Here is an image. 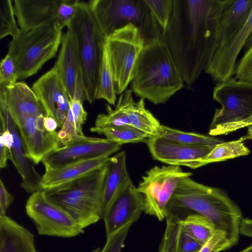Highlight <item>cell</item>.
Wrapping results in <instances>:
<instances>
[{"instance_id":"4","label":"cell","mask_w":252,"mask_h":252,"mask_svg":"<svg viewBox=\"0 0 252 252\" xmlns=\"http://www.w3.org/2000/svg\"><path fill=\"white\" fill-rule=\"evenodd\" d=\"M107 165V162L79 178L44 190L47 196L65 211L82 230L101 219Z\"/></svg>"},{"instance_id":"14","label":"cell","mask_w":252,"mask_h":252,"mask_svg":"<svg viewBox=\"0 0 252 252\" xmlns=\"http://www.w3.org/2000/svg\"><path fill=\"white\" fill-rule=\"evenodd\" d=\"M46 116L44 114L29 116L16 125L26 156L36 164L51 152L62 146L58 131L49 132L45 128L43 120Z\"/></svg>"},{"instance_id":"20","label":"cell","mask_w":252,"mask_h":252,"mask_svg":"<svg viewBox=\"0 0 252 252\" xmlns=\"http://www.w3.org/2000/svg\"><path fill=\"white\" fill-rule=\"evenodd\" d=\"M6 102L9 114L15 125L29 116H47L44 106L32 89L23 82L7 87Z\"/></svg>"},{"instance_id":"15","label":"cell","mask_w":252,"mask_h":252,"mask_svg":"<svg viewBox=\"0 0 252 252\" xmlns=\"http://www.w3.org/2000/svg\"><path fill=\"white\" fill-rule=\"evenodd\" d=\"M143 209L144 197L130 179L121 189L103 217L106 237L126 224L137 221Z\"/></svg>"},{"instance_id":"17","label":"cell","mask_w":252,"mask_h":252,"mask_svg":"<svg viewBox=\"0 0 252 252\" xmlns=\"http://www.w3.org/2000/svg\"><path fill=\"white\" fill-rule=\"evenodd\" d=\"M252 32V9L248 21L231 40L220 46L205 71L215 81H225L234 75L237 58Z\"/></svg>"},{"instance_id":"7","label":"cell","mask_w":252,"mask_h":252,"mask_svg":"<svg viewBox=\"0 0 252 252\" xmlns=\"http://www.w3.org/2000/svg\"><path fill=\"white\" fill-rule=\"evenodd\" d=\"M88 2L106 38L130 23L141 31L145 44L159 38L162 34L161 29L144 0H91Z\"/></svg>"},{"instance_id":"16","label":"cell","mask_w":252,"mask_h":252,"mask_svg":"<svg viewBox=\"0 0 252 252\" xmlns=\"http://www.w3.org/2000/svg\"><path fill=\"white\" fill-rule=\"evenodd\" d=\"M32 89L44 106L47 116L53 117L61 128L66 119L70 100L55 65L33 83Z\"/></svg>"},{"instance_id":"43","label":"cell","mask_w":252,"mask_h":252,"mask_svg":"<svg viewBox=\"0 0 252 252\" xmlns=\"http://www.w3.org/2000/svg\"><path fill=\"white\" fill-rule=\"evenodd\" d=\"M244 136L246 140L252 139V125L248 126L247 133Z\"/></svg>"},{"instance_id":"22","label":"cell","mask_w":252,"mask_h":252,"mask_svg":"<svg viewBox=\"0 0 252 252\" xmlns=\"http://www.w3.org/2000/svg\"><path fill=\"white\" fill-rule=\"evenodd\" d=\"M109 157L103 156L74 162L57 169H45L41 189L53 188L79 178L105 165Z\"/></svg>"},{"instance_id":"12","label":"cell","mask_w":252,"mask_h":252,"mask_svg":"<svg viewBox=\"0 0 252 252\" xmlns=\"http://www.w3.org/2000/svg\"><path fill=\"white\" fill-rule=\"evenodd\" d=\"M13 8L21 30L28 31L51 21L63 29L75 15L78 0H15Z\"/></svg>"},{"instance_id":"1","label":"cell","mask_w":252,"mask_h":252,"mask_svg":"<svg viewBox=\"0 0 252 252\" xmlns=\"http://www.w3.org/2000/svg\"><path fill=\"white\" fill-rule=\"evenodd\" d=\"M225 0H173L169 24L159 38L189 89L219 47L220 21Z\"/></svg>"},{"instance_id":"18","label":"cell","mask_w":252,"mask_h":252,"mask_svg":"<svg viewBox=\"0 0 252 252\" xmlns=\"http://www.w3.org/2000/svg\"><path fill=\"white\" fill-rule=\"evenodd\" d=\"M145 142L155 159L168 165L179 166L203 158L214 146L187 145L159 136L149 138Z\"/></svg>"},{"instance_id":"45","label":"cell","mask_w":252,"mask_h":252,"mask_svg":"<svg viewBox=\"0 0 252 252\" xmlns=\"http://www.w3.org/2000/svg\"><path fill=\"white\" fill-rule=\"evenodd\" d=\"M101 250L99 248H97L94 250L92 252H100Z\"/></svg>"},{"instance_id":"23","label":"cell","mask_w":252,"mask_h":252,"mask_svg":"<svg viewBox=\"0 0 252 252\" xmlns=\"http://www.w3.org/2000/svg\"><path fill=\"white\" fill-rule=\"evenodd\" d=\"M252 9V0H225L220 21L219 47L240 31L248 21Z\"/></svg>"},{"instance_id":"2","label":"cell","mask_w":252,"mask_h":252,"mask_svg":"<svg viewBox=\"0 0 252 252\" xmlns=\"http://www.w3.org/2000/svg\"><path fill=\"white\" fill-rule=\"evenodd\" d=\"M166 211H191L224 232L232 246L239 241L243 219L239 207L221 189L199 183L190 177L182 178L170 198Z\"/></svg>"},{"instance_id":"32","label":"cell","mask_w":252,"mask_h":252,"mask_svg":"<svg viewBox=\"0 0 252 252\" xmlns=\"http://www.w3.org/2000/svg\"><path fill=\"white\" fill-rule=\"evenodd\" d=\"M158 136L169 140L191 145L215 146L223 142L222 139L194 132H189L161 125Z\"/></svg>"},{"instance_id":"6","label":"cell","mask_w":252,"mask_h":252,"mask_svg":"<svg viewBox=\"0 0 252 252\" xmlns=\"http://www.w3.org/2000/svg\"><path fill=\"white\" fill-rule=\"evenodd\" d=\"M67 28L73 32L76 37L87 101L92 103L96 99L106 37L97 24L88 2L80 1L76 13Z\"/></svg>"},{"instance_id":"26","label":"cell","mask_w":252,"mask_h":252,"mask_svg":"<svg viewBox=\"0 0 252 252\" xmlns=\"http://www.w3.org/2000/svg\"><path fill=\"white\" fill-rule=\"evenodd\" d=\"M130 179L125 152L121 151L109 158L103 187L101 219L121 189Z\"/></svg>"},{"instance_id":"21","label":"cell","mask_w":252,"mask_h":252,"mask_svg":"<svg viewBox=\"0 0 252 252\" xmlns=\"http://www.w3.org/2000/svg\"><path fill=\"white\" fill-rule=\"evenodd\" d=\"M6 126L13 136V144L10 160L21 175V186L28 193L41 190L42 176L36 170L32 161L25 155L23 143L16 126L10 116L8 111L5 114Z\"/></svg>"},{"instance_id":"41","label":"cell","mask_w":252,"mask_h":252,"mask_svg":"<svg viewBox=\"0 0 252 252\" xmlns=\"http://www.w3.org/2000/svg\"><path fill=\"white\" fill-rule=\"evenodd\" d=\"M10 153L8 148L0 142V167L5 168L7 166V162L10 158Z\"/></svg>"},{"instance_id":"33","label":"cell","mask_w":252,"mask_h":252,"mask_svg":"<svg viewBox=\"0 0 252 252\" xmlns=\"http://www.w3.org/2000/svg\"><path fill=\"white\" fill-rule=\"evenodd\" d=\"M13 5L10 0H0V39L7 35L17 37L21 30L17 25Z\"/></svg>"},{"instance_id":"3","label":"cell","mask_w":252,"mask_h":252,"mask_svg":"<svg viewBox=\"0 0 252 252\" xmlns=\"http://www.w3.org/2000/svg\"><path fill=\"white\" fill-rule=\"evenodd\" d=\"M131 83L136 95L159 104L180 90L184 82L167 45L157 38L144 46Z\"/></svg>"},{"instance_id":"35","label":"cell","mask_w":252,"mask_h":252,"mask_svg":"<svg viewBox=\"0 0 252 252\" xmlns=\"http://www.w3.org/2000/svg\"><path fill=\"white\" fill-rule=\"evenodd\" d=\"M244 47V53L236 64L235 78L252 83V32Z\"/></svg>"},{"instance_id":"42","label":"cell","mask_w":252,"mask_h":252,"mask_svg":"<svg viewBox=\"0 0 252 252\" xmlns=\"http://www.w3.org/2000/svg\"><path fill=\"white\" fill-rule=\"evenodd\" d=\"M45 128L49 132H55L59 126L57 122L52 117L46 116L43 120Z\"/></svg>"},{"instance_id":"31","label":"cell","mask_w":252,"mask_h":252,"mask_svg":"<svg viewBox=\"0 0 252 252\" xmlns=\"http://www.w3.org/2000/svg\"><path fill=\"white\" fill-rule=\"evenodd\" d=\"M185 231L192 238L204 245L217 230L207 218L197 214H190L182 220Z\"/></svg>"},{"instance_id":"36","label":"cell","mask_w":252,"mask_h":252,"mask_svg":"<svg viewBox=\"0 0 252 252\" xmlns=\"http://www.w3.org/2000/svg\"><path fill=\"white\" fill-rule=\"evenodd\" d=\"M16 68L12 57L8 54L1 61L0 66V86L8 87L17 82Z\"/></svg>"},{"instance_id":"24","label":"cell","mask_w":252,"mask_h":252,"mask_svg":"<svg viewBox=\"0 0 252 252\" xmlns=\"http://www.w3.org/2000/svg\"><path fill=\"white\" fill-rule=\"evenodd\" d=\"M166 225L158 252H198L203 246L184 229L179 215L166 212Z\"/></svg>"},{"instance_id":"27","label":"cell","mask_w":252,"mask_h":252,"mask_svg":"<svg viewBox=\"0 0 252 252\" xmlns=\"http://www.w3.org/2000/svg\"><path fill=\"white\" fill-rule=\"evenodd\" d=\"M246 140L244 136L238 140L218 144L214 146L212 150L206 156L186 162L182 166L195 169L212 162L248 155L250 151L243 142Z\"/></svg>"},{"instance_id":"8","label":"cell","mask_w":252,"mask_h":252,"mask_svg":"<svg viewBox=\"0 0 252 252\" xmlns=\"http://www.w3.org/2000/svg\"><path fill=\"white\" fill-rule=\"evenodd\" d=\"M117 94L131 82L137 61L145 42L141 31L132 24L121 28L106 38Z\"/></svg>"},{"instance_id":"19","label":"cell","mask_w":252,"mask_h":252,"mask_svg":"<svg viewBox=\"0 0 252 252\" xmlns=\"http://www.w3.org/2000/svg\"><path fill=\"white\" fill-rule=\"evenodd\" d=\"M55 65L71 100L73 97L77 77L81 67L76 37L69 28L63 35L61 48Z\"/></svg>"},{"instance_id":"9","label":"cell","mask_w":252,"mask_h":252,"mask_svg":"<svg viewBox=\"0 0 252 252\" xmlns=\"http://www.w3.org/2000/svg\"><path fill=\"white\" fill-rule=\"evenodd\" d=\"M213 98L221 106L215 110L209 134L239 123L252 116V83L230 78L214 89Z\"/></svg>"},{"instance_id":"29","label":"cell","mask_w":252,"mask_h":252,"mask_svg":"<svg viewBox=\"0 0 252 252\" xmlns=\"http://www.w3.org/2000/svg\"><path fill=\"white\" fill-rule=\"evenodd\" d=\"M116 94L113 74L105 41L98 74L95 97L96 99H103L109 104L115 105Z\"/></svg>"},{"instance_id":"13","label":"cell","mask_w":252,"mask_h":252,"mask_svg":"<svg viewBox=\"0 0 252 252\" xmlns=\"http://www.w3.org/2000/svg\"><path fill=\"white\" fill-rule=\"evenodd\" d=\"M122 145L106 138L79 136L54 150L41 161L45 169H57L78 161L107 156Z\"/></svg>"},{"instance_id":"10","label":"cell","mask_w":252,"mask_h":252,"mask_svg":"<svg viewBox=\"0 0 252 252\" xmlns=\"http://www.w3.org/2000/svg\"><path fill=\"white\" fill-rule=\"evenodd\" d=\"M180 166H155L148 170L137 189L144 197L143 211L158 220L165 218L167 204L180 180L190 177Z\"/></svg>"},{"instance_id":"34","label":"cell","mask_w":252,"mask_h":252,"mask_svg":"<svg viewBox=\"0 0 252 252\" xmlns=\"http://www.w3.org/2000/svg\"><path fill=\"white\" fill-rule=\"evenodd\" d=\"M162 33L167 29L171 17L173 0H144Z\"/></svg>"},{"instance_id":"25","label":"cell","mask_w":252,"mask_h":252,"mask_svg":"<svg viewBox=\"0 0 252 252\" xmlns=\"http://www.w3.org/2000/svg\"><path fill=\"white\" fill-rule=\"evenodd\" d=\"M0 252H36L34 236L9 217L0 216Z\"/></svg>"},{"instance_id":"38","label":"cell","mask_w":252,"mask_h":252,"mask_svg":"<svg viewBox=\"0 0 252 252\" xmlns=\"http://www.w3.org/2000/svg\"><path fill=\"white\" fill-rule=\"evenodd\" d=\"M232 246L225 233L217 230L211 238L198 252H219L226 250Z\"/></svg>"},{"instance_id":"40","label":"cell","mask_w":252,"mask_h":252,"mask_svg":"<svg viewBox=\"0 0 252 252\" xmlns=\"http://www.w3.org/2000/svg\"><path fill=\"white\" fill-rule=\"evenodd\" d=\"M240 233L252 238V220L245 218L242 220L240 226Z\"/></svg>"},{"instance_id":"39","label":"cell","mask_w":252,"mask_h":252,"mask_svg":"<svg viewBox=\"0 0 252 252\" xmlns=\"http://www.w3.org/2000/svg\"><path fill=\"white\" fill-rule=\"evenodd\" d=\"M14 199L13 196L6 189L0 179V216L5 215L7 209Z\"/></svg>"},{"instance_id":"44","label":"cell","mask_w":252,"mask_h":252,"mask_svg":"<svg viewBox=\"0 0 252 252\" xmlns=\"http://www.w3.org/2000/svg\"><path fill=\"white\" fill-rule=\"evenodd\" d=\"M240 252H252V245L250 246L247 248L244 249Z\"/></svg>"},{"instance_id":"11","label":"cell","mask_w":252,"mask_h":252,"mask_svg":"<svg viewBox=\"0 0 252 252\" xmlns=\"http://www.w3.org/2000/svg\"><path fill=\"white\" fill-rule=\"evenodd\" d=\"M25 208L39 235L70 238L83 232L65 211L47 196L44 190L32 193Z\"/></svg>"},{"instance_id":"28","label":"cell","mask_w":252,"mask_h":252,"mask_svg":"<svg viewBox=\"0 0 252 252\" xmlns=\"http://www.w3.org/2000/svg\"><path fill=\"white\" fill-rule=\"evenodd\" d=\"M83 102L73 98L70 100L69 108L65 121L58 131V136L62 145L73 138L84 136L82 127L87 119V113Z\"/></svg>"},{"instance_id":"37","label":"cell","mask_w":252,"mask_h":252,"mask_svg":"<svg viewBox=\"0 0 252 252\" xmlns=\"http://www.w3.org/2000/svg\"><path fill=\"white\" fill-rule=\"evenodd\" d=\"M132 222H129L107 238L106 242L100 252H120Z\"/></svg>"},{"instance_id":"30","label":"cell","mask_w":252,"mask_h":252,"mask_svg":"<svg viewBox=\"0 0 252 252\" xmlns=\"http://www.w3.org/2000/svg\"><path fill=\"white\" fill-rule=\"evenodd\" d=\"M92 132L105 136L106 138L121 145L125 143L146 142L150 136L141 130L128 125L98 127H91Z\"/></svg>"},{"instance_id":"5","label":"cell","mask_w":252,"mask_h":252,"mask_svg":"<svg viewBox=\"0 0 252 252\" xmlns=\"http://www.w3.org/2000/svg\"><path fill=\"white\" fill-rule=\"evenodd\" d=\"M62 28L51 21L31 30L23 32L8 44L18 80L35 74L48 61L56 57L62 42Z\"/></svg>"}]
</instances>
